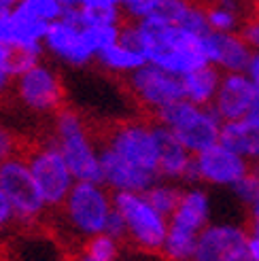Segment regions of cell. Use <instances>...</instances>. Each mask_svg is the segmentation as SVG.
Segmentation results:
<instances>
[{
	"label": "cell",
	"mask_w": 259,
	"mask_h": 261,
	"mask_svg": "<svg viewBox=\"0 0 259 261\" xmlns=\"http://www.w3.org/2000/svg\"><path fill=\"white\" fill-rule=\"evenodd\" d=\"M249 229H251L253 233H257V236H259V223H249Z\"/></svg>",
	"instance_id": "cell-38"
},
{
	"label": "cell",
	"mask_w": 259,
	"mask_h": 261,
	"mask_svg": "<svg viewBox=\"0 0 259 261\" xmlns=\"http://www.w3.org/2000/svg\"><path fill=\"white\" fill-rule=\"evenodd\" d=\"M15 155H21L19 153V140L11 127L0 123V162L11 160V158H15Z\"/></svg>",
	"instance_id": "cell-29"
},
{
	"label": "cell",
	"mask_w": 259,
	"mask_h": 261,
	"mask_svg": "<svg viewBox=\"0 0 259 261\" xmlns=\"http://www.w3.org/2000/svg\"><path fill=\"white\" fill-rule=\"evenodd\" d=\"M119 25H79L68 19H58L49 23L45 34V54L70 68H85L87 64L111 45L119 43Z\"/></svg>",
	"instance_id": "cell-2"
},
{
	"label": "cell",
	"mask_w": 259,
	"mask_h": 261,
	"mask_svg": "<svg viewBox=\"0 0 259 261\" xmlns=\"http://www.w3.org/2000/svg\"><path fill=\"white\" fill-rule=\"evenodd\" d=\"M0 187L15 211L17 227H36L47 217L49 208L38 193L32 172L23 155L0 162Z\"/></svg>",
	"instance_id": "cell-9"
},
{
	"label": "cell",
	"mask_w": 259,
	"mask_h": 261,
	"mask_svg": "<svg viewBox=\"0 0 259 261\" xmlns=\"http://www.w3.org/2000/svg\"><path fill=\"white\" fill-rule=\"evenodd\" d=\"M3 13H7V11H3V9H0V15H3Z\"/></svg>",
	"instance_id": "cell-42"
},
{
	"label": "cell",
	"mask_w": 259,
	"mask_h": 261,
	"mask_svg": "<svg viewBox=\"0 0 259 261\" xmlns=\"http://www.w3.org/2000/svg\"><path fill=\"white\" fill-rule=\"evenodd\" d=\"M113 204L127 229V240L136 253L160 257L168 236L170 221L155 208L145 193H113Z\"/></svg>",
	"instance_id": "cell-5"
},
{
	"label": "cell",
	"mask_w": 259,
	"mask_h": 261,
	"mask_svg": "<svg viewBox=\"0 0 259 261\" xmlns=\"http://www.w3.org/2000/svg\"><path fill=\"white\" fill-rule=\"evenodd\" d=\"M191 261H196V259H191Z\"/></svg>",
	"instance_id": "cell-43"
},
{
	"label": "cell",
	"mask_w": 259,
	"mask_h": 261,
	"mask_svg": "<svg viewBox=\"0 0 259 261\" xmlns=\"http://www.w3.org/2000/svg\"><path fill=\"white\" fill-rule=\"evenodd\" d=\"M240 34H242L244 41L249 43V47L253 51H259V13L255 17H251V19H247L242 23Z\"/></svg>",
	"instance_id": "cell-32"
},
{
	"label": "cell",
	"mask_w": 259,
	"mask_h": 261,
	"mask_svg": "<svg viewBox=\"0 0 259 261\" xmlns=\"http://www.w3.org/2000/svg\"><path fill=\"white\" fill-rule=\"evenodd\" d=\"M155 123V138L160 145V178L178 185H193V155L180 145L176 136L162 123Z\"/></svg>",
	"instance_id": "cell-17"
},
{
	"label": "cell",
	"mask_w": 259,
	"mask_h": 261,
	"mask_svg": "<svg viewBox=\"0 0 259 261\" xmlns=\"http://www.w3.org/2000/svg\"><path fill=\"white\" fill-rule=\"evenodd\" d=\"M49 23L30 13L21 3L0 15V43L15 54H30L43 58L45 34Z\"/></svg>",
	"instance_id": "cell-14"
},
{
	"label": "cell",
	"mask_w": 259,
	"mask_h": 261,
	"mask_svg": "<svg viewBox=\"0 0 259 261\" xmlns=\"http://www.w3.org/2000/svg\"><path fill=\"white\" fill-rule=\"evenodd\" d=\"M72 261H81V259H79V257H74V259H72Z\"/></svg>",
	"instance_id": "cell-41"
},
{
	"label": "cell",
	"mask_w": 259,
	"mask_h": 261,
	"mask_svg": "<svg viewBox=\"0 0 259 261\" xmlns=\"http://www.w3.org/2000/svg\"><path fill=\"white\" fill-rule=\"evenodd\" d=\"M123 253V242L111 238L109 233H98L81 242L79 255L89 261H119Z\"/></svg>",
	"instance_id": "cell-23"
},
{
	"label": "cell",
	"mask_w": 259,
	"mask_h": 261,
	"mask_svg": "<svg viewBox=\"0 0 259 261\" xmlns=\"http://www.w3.org/2000/svg\"><path fill=\"white\" fill-rule=\"evenodd\" d=\"M249 223H259V200L249 208Z\"/></svg>",
	"instance_id": "cell-36"
},
{
	"label": "cell",
	"mask_w": 259,
	"mask_h": 261,
	"mask_svg": "<svg viewBox=\"0 0 259 261\" xmlns=\"http://www.w3.org/2000/svg\"><path fill=\"white\" fill-rule=\"evenodd\" d=\"M49 140L58 147L76 180L102 182L100 145L76 111L64 107L54 115V134Z\"/></svg>",
	"instance_id": "cell-3"
},
{
	"label": "cell",
	"mask_w": 259,
	"mask_h": 261,
	"mask_svg": "<svg viewBox=\"0 0 259 261\" xmlns=\"http://www.w3.org/2000/svg\"><path fill=\"white\" fill-rule=\"evenodd\" d=\"M23 158L28 162L34 185L41 193L45 206L49 208V213L60 211V206L74 187L76 178L72 176L70 168L58 151V147L51 140L38 142V145L30 147L23 153Z\"/></svg>",
	"instance_id": "cell-7"
},
{
	"label": "cell",
	"mask_w": 259,
	"mask_h": 261,
	"mask_svg": "<svg viewBox=\"0 0 259 261\" xmlns=\"http://www.w3.org/2000/svg\"><path fill=\"white\" fill-rule=\"evenodd\" d=\"M125 89L153 117L162 113L164 109L172 107L174 102L185 100L180 76H174L160 66H153L149 62L136 72L125 76Z\"/></svg>",
	"instance_id": "cell-11"
},
{
	"label": "cell",
	"mask_w": 259,
	"mask_h": 261,
	"mask_svg": "<svg viewBox=\"0 0 259 261\" xmlns=\"http://www.w3.org/2000/svg\"><path fill=\"white\" fill-rule=\"evenodd\" d=\"M13 227H17V217H15V211L7 198V193L0 187V233H7L11 231Z\"/></svg>",
	"instance_id": "cell-30"
},
{
	"label": "cell",
	"mask_w": 259,
	"mask_h": 261,
	"mask_svg": "<svg viewBox=\"0 0 259 261\" xmlns=\"http://www.w3.org/2000/svg\"><path fill=\"white\" fill-rule=\"evenodd\" d=\"M247 76L253 81V85L259 89V51H253L251 62H249V66H247Z\"/></svg>",
	"instance_id": "cell-33"
},
{
	"label": "cell",
	"mask_w": 259,
	"mask_h": 261,
	"mask_svg": "<svg viewBox=\"0 0 259 261\" xmlns=\"http://www.w3.org/2000/svg\"><path fill=\"white\" fill-rule=\"evenodd\" d=\"M19 3L47 23H54L64 17V7L60 0H19Z\"/></svg>",
	"instance_id": "cell-27"
},
{
	"label": "cell",
	"mask_w": 259,
	"mask_h": 261,
	"mask_svg": "<svg viewBox=\"0 0 259 261\" xmlns=\"http://www.w3.org/2000/svg\"><path fill=\"white\" fill-rule=\"evenodd\" d=\"M17 3H19V0H0V9H3V11H11Z\"/></svg>",
	"instance_id": "cell-37"
},
{
	"label": "cell",
	"mask_w": 259,
	"mask_h": 261,
	"mask_svg": "<svg viewBox=\"0 0 259 261\" xmlns=\"http://www.w3.org/2000/svg\"><path fill=\"white\" fill-rule=\"evenodd\" d=\"M3 251H5V238H3V233H0V257H3Z\"/></svg>",
	"instance_id": "cell-39"
},
{
	"label": "cell",
	"mask_w": 259,
	"mask_h": 261,
	"mask_svg": "<svg viewBox=\"0 0 259 261\" xmlns=\"http://www.w3.org/2000/svg\"><path fill=\"white\" fill-rule=\"evenodd\" d=\"M180 195H183V185L172 182V180H164V178H160L153 187H149L145 191V198L168 219L176 211Z\"/></svg>",
	"instance_id": "cell-24"
},
{
	"label": "cell",
	"mask_w": 259,
	"mask_h": 261,
	"mask_svg": "<svg viewBox=\"0 0 259 261\" xmlns=\"http://www.w3.org/2000/svg\"><path fill=\"white\" fill-rule=\"evenodd\" d=\"M119 41L136 47L149 64L174 76H183L209 64L204 54V36L160 17L123 21Z\"/></svg>",
	"instance_id": "cell-1"
},
{
	"label": "cell",
	"mask_w": 259,
	"mask_h": 261,
	"mask_svg": "<svg viewBox=\"0 0 259 261\" xmlns=\"http://www.w3.org/2000/svg\"><path fill=\"white\" fill-rule=\"evenodd\" d=\"M0 261H3V259H0Z\"/></svg>",
	"instance_id": "cell-44"
},
{
	"label": "cell",
	"mask_w": 259,
	"mask_h": 261,
	"mask_svg": "<svg viewBox=\"0 0 259 261\" xmlns=\"http://www.w3.org/2000/svg\"><path fill=\"white\" fill-rule=\"evenodd\" d=\"M13 94L25 111L34 115H56L64 109L62 76L43 60L13 81Z\"/></svg>",
	"instance_id": "cell-10"
},
{
	"label": "cell",
	"mask_w": 259,
	"mask_h": 261,
	"mask_svg": "<svg viewBox=\"0 0 259 261\" xmlns=\"http://www.w3.org/2000/svg\"><path fill=\"white\" fill-rule=\"evenodd\" d=\"M255 7H257V13H259V0H255Z\"/></svg>",
	"instance_id": "cell-40"
},
{
	"label": "cell",
	"mask_w": 259,
	"mask_h": 261,
	"mask_svg": "<svg viewBox=\"0 0 259 261\" xmlns=\"http://www.w3.org/2000/svg\"><path fill=\"white\" fill-rule=\"evenodd\" d=\"M206 19H209L211 32H238V28H242L240 13H234L219 5L206 7Z\"/></svg>",
	"instance_id": "cell-25"
},
{
	"label": "cell",
	"mask_w": 259,
	"mask_h": 261,
	"mask_svg": "<svg viewBox=\"0 0 259 261\" xmlns=\"http://www.w3.org/2000/svg\"><path fill=\"white\" fill-rule=\"evenodd\" d=\"M96 64L100 68H105L113 74H119V76H130L132 72H136L138 68H142L147 64V58L140 54V51L132 45H125V43H115L109 49H105L102 54L96 58Z\"/></svg>",
	"instance_id": "cell-21"
},
{
	"label": "cell",
	"mask_w": 259,
	"mask_h": 261,
	"mask_svg": "<svg viewBox=\"0 0 259 261\" xmlns=\"http://www.w3.org/2000/svg\"><path fill=\"white\" fill-rule=\"evenodd\" d=\"M231 191V195L240 202V204H244V206H253L257 200H259V168L253 170L244 176L240 182H236L234 187L229 189Z\"/></svg>",
	"instance_id": "cell-26"
},
{
	"label": "cell",
	"mask_w": 259,
	"mask_h": 261,
	"mask_svg": "<svg viewBox=\"0 0 259 261\" xmlns=\"http://www.w3.org/2000/svg\"><path fill=\"white\" fill-rule=\"evenodd\" d=\"M15 81V51L0 43V96L13 89Z\"/></svg>",
	"instance_id": "cell-28"
},
{
	"label": "cell",
	"mask_w": 259,
	"mask_h": 261,
	"mask_svg": "<svg viewBox=\"0 0 259 261\" xmlns=\"http://www.w3.org/2000/svg\"><path fill=\"white\" fill-rule=\"evenodd\" d=\"M170 227L200 236V231L213 223V195L204 185H187L178 200L176 211L170 215Z\"/></svg>",
	"instance_id": "cell-18"
},
{
	"label": "cell",
	"mask_w": 259,
	"mask_h": 261,
	"mask_svg": "<svg viewBox=\"0 0 259 261\" xmlns=\"http://www.w3.org/2000/svg\"><path fill=\"white\" fill-rule=\"evenodd\" d=\"M196 246H198V236L189 233L176 227H168V236L162 249V259L164 261H191L196 255Z\"/></svg>",
	"instance_id": "cell-22"
},
{
	"label": "cell",
	"mask_w": 259,
	"mask_h": 261,
	"mask_svg": "<svg viewBox=\"0 0 259 261\" xmlns=\"http://www.w3.org/2000/svg\"><path fill=\"white\" fill-rule=\"evenodd\" d=\"M153 121L170 129L191 155H198L215 147L221 138L223 127V121L211 107H198V104H191L187 100H178L172 107L164 109L153 117Z\"/></svg>",
	"instance_id": "cell-6"
},
{
	"label": "cell",
	"mask_w": 259,
	"mask_h": 261,
	"mask_svg": "<svg viewBox=\"0 0 259 261\" xmlns=\"http://www.w3.org/2000/svg\"><path fill=\"white\" fill-rule=\"evenodd\" d=\"M257 98H259V89L253 85L247 72L223 74L211 109L217 113V117L223 123H229V121L244 119L255 107Z\"/></svg>",
	"instance_id": "cell-15"
},
{
	"label": "cell",
	"mask_w": 259,
	"mask_h": 261,
	"mask_svg": "<svg viewBox=\"0 0 259 261\" xmlns=\"http://www.w3.org/2000/svg\"><path fill=\"white\" fill-rule=\"evenodd\" d=\"M105 233H109L111 238H115V240H119V242L125 244V240H127L125 221H123V217H121L117 211H113V213H111V217H109V221H107V229H105Z\"/></svg>",
	"instance_id": "cell-31"
},
{
	"label": "cell",
	"mask_w": 259,
	"mask_h": 261,
	"mask_svg": "<svg viewBox=\"0 0 259 261\" xmlns=\"http://www.w3.org/2000/svg\"><path fill=\"white\" fill-rule=\"evenodd\" d=\"M247 259L249 261H259V236L251 231L249 242H247Z\"/></svg>",
	"instance_id": "cell-34"
},
{
	"label": "cell",
	"mask_w": 259,
	"mask_h": 261,
	"mask_svg": "<svg viewBox=\"0 0 259 261\" xmlns=\"http://www.w3.org/2000/svg\"><path fill=\"white\" fill-rule=\"evenodd\" d=\"M100 145L117 153L123 162L136 166L138 170L160 176V145L153 121H121L109 129Z\"/></svg>",
	"instance_id": "cell-8"
},
{
	"label": "cell",
	"mask_w": 259,
	"mask_h": 261,
	"mask_svg": "<svg viewBox=\"0 0 259 261\" xmlns=\"http://www.w3.org/2000/svg\"><path fill=\"white\" fill-rule=\"evenodd\" d=\"M219 142L242 155L253 166H259V98L244 119L223 123Z\"/></svg>",
	"instance_id": "cell-19"
},
{
	"label": "cell",
	"mask_w": 259,
	"mask_h": 261,
	"mask_svg": "<svg viewBox=\"0 0 259 261\" xmlns=\"http://www.w3.org/2000/svg\"><path fill=\"white\" fill-rule=\"evenodd\" d=\"M251 170V162H247L242 155L227 149L221 142L193 155V185L231 189Z\"/></svg>",
	"instance_id": "cell-12"
},
{
	"label": "cell",
	"mask_w": 259,
	"mask_h": 261,
	"mask_svg": "<svg viewBox=\"0 0 259 261\" xmlns=\"http://www.w3.org/2000/svg\"><path fill=\"white\" fill-rule=\"evenodd\" d=\"M221 79H223V72L211 66V64L191 70L180 76L183 98L191 104H198V107H213L219 85H221Z\"/></svg>",
	"instance_id": "cell-20"
},
{
	"label": "cell",
	"mask_w": 259,
	"mask_h": 261,
	"mask_svg": "<svg viewBox=\"0 0 259 261\" xmlns=\"http://www.w3.org/2000/svg\"><path fill=\"white\" fill-rule=\"evenodd\" d=\"M213 5H219V7L229 9V11H234V13H240L242 11V3H240V0H215Z\"/></svg>",
	"instance_id": "cell-35"
},
{
	"label": "cell",
	"mask_w": 259,
	"mask_h": 261,
	"mask_svg": "<svg viewBox=\"0 0 259 261\" xmlns=\"http://www.w3.org/2000/svg\"><path fill=\"white\" fill-rule=\"evenodd\" d=\"M204 54L211 66L223 74L247 72L253 49L240 32H209L204 36Z\"/></svg>",
	"instance_id": "cell-16"
},
{
	"label": "cell",
	"mask_w": 259,
	"mask_h": 261,
	"mask_svg": "<svg viewBox=\"0 0 259 261\" xmlns=\"http://www.w3.org/2000/svg\"><path fill=\"white\" fill-rule=\"evenodd\" d=\"M251 229L229 221H213L206 225L196 246V261H244Z\"/></svg>",
	"instance_id": "cell-13"
},
{
	"label": "cell",
	"mask_w": 259,
	"mask_h": 261,
	"mask_svg": "<svg viewBox=\"0 0 259 261\" xmlns=\"http://www.w3.org/2000/svg\"><path fill=\"white\" fill-rule=\"evenodd\" d=\"M113 211V191L105 182L76 180L68 198L56 213H60L62 225L72 233V238L83 242L98 233H105Z\"/></svg>",
	"instance_id": "cell-4"
}]
</instances>
